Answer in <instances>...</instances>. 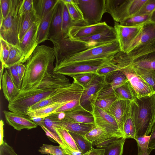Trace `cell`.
I'll return each mask as SVG.
<instances>
[{
	"label": "cell",
	"instance_id": "obj_45",
	"mask_svg": "<svg viewBox=\"0 0 155 155\" xmlns=\"http://www.w3.org/2000/svg\"><path fill=\"white\" fill-rule=\"evenodd\" d=\"M106 132L101 127L97 126L88 132L84 137L88 140L93 143L100 138Z\"/></svg>",
	"mask_w": 155,
	"mask_h": 155
},
{
	"label": "cell",
	"instance_id": "obj_43",
	"mask_svg": "<svg viewBox=\"0 0 155 155\" xmlns=\"http://www.w3.org/2000/svg\"><path fill=\"white\" fill-rule=\"evenodd\" d=\"M150 137V135L137 137L135 140L137 145V155H141L148 149Z\"/></svg>",
	"mask_w": 155,
	"mask_h": 155
},
{
	"label": "cell",
	"instance_id": "obj_57",
	"mask_svg": "<svg viewBox=\"0 0 155 155\" xmlns=\"http://www.w3.org/2000/svg\"><path fill=\"white\" fill-rule=\"evenodd\" d=\"M104 149H96L92 147L90 151L83 155H104Z\"/></svg>",
	"mask_w": 155,
	"mask_h": 155
},
{
	"label": "cell",
	"instance_id": "obj_54",
	"mask_svg": "<svg viewBox=\"0 0 155 155\" xmlns=\"http://www.w3.org/2000/svg\"><path fill=\"white\" fill-rule=\"evenodd\" d=\"M148 149L155 150V122L152 127Z\"/></svg>",
	"mask_w": 155,
	"mask_h": 155
},
{
	"label": "cell",
	"instance_id": "obj_25",
	"mask_svg": "<svg viewBox=\"0 0 155 155\" xmlns=\"http://www.w3.org/2000/svg\"><path fill=\"white\" fill-rule=\"evenodd\" d=\"M20 15L18 32L20 43L33 24L40 19L37 16L34 9L30 12Z\"/></svg>",
	"mask_w": 155,
	"mask_h": 155
},
{
	"label": "cell",
	"instance_id": "obj_2",
	"mask_svg": "<svg viewBox=\"0 0 155 155\" xmlns=\"http://www.w3.org/2000/svg\"><path fill=\"white\" fill-rule=\"evenodd\" d=\"M71 84L65 76L54 72L35 88L20 92L13 101L9 102L8 108L10 111L26 115L29 107Z\"/></svg>",
	"mask_w": 155,
	"mask_h": 155
},
{
	"label": "cell",
	"instance_id": "obj_23",
	"mask_svg": "<svg viewBox=\"0 0 155 155\" xmlns=\"http://www.w3.org/2000/svg\"><path fill=\"white\" fill-rule=\"evenodd\" d=\"M2 78V87L5 99L9 102L13 101L21 91L15 84L8 70L5 68Z\"/></svg>",
	"mask_w": 155,
	"mask_h": 155
},
{
	"label": "cell",
	"instance_id": "obj_39",
	"mask_svg": "<svg viewBox=\"0 0 155 155\" xmlns=\"http://www.w3.org/2000/svg\"><path fill=\"white\" fill-rule=\"evenodd\" d=\"M82 23L73 21L69 15L67 8L64 3L62 17V33L67 34L70 28L73 26H83Z\"/></svg>",
	"mask_w": 155,
	"mask_h": 155
},
{
	"label": "cell",
	"instance_id": "obj_26",
	"mask_svg": "<svg viewBox=\"0 0 155 155\" xmlns=\"http://www.w3.org/2000/svg\"><path fill=\"white\" fill-rule=\"evenodd\" d=\"M55 6L41 20L37 34L38 45L48 39L49 31Z\"/></svg>",
	"mask_w": 155,
	"mask_h": 155
},
{
	"label": "cell",
	"instance_id": "obj_36",
	"mask_svg": "<svg viewBox=\"0 0 155 155\" xmlns=\"http://www.w3.org/2000/svg\"><path fill=\"white\" fill-rule=\"evenodd\" d=\"M129 64L136 74L150 85L155 92V71L142 69Z\"/></svg>",
	"mask_w": 155,
	"mask_h": 155
},
{
	"label": "cell",
	"instance_id": "obj_8",
	"mask_svg": "<svg viewBox=\"0 0 155 155\" xmlns=\"http://www.w3.org/2000/svg\"><path fill=\"white\" fill-rule=\"evenodd\" d=\"M83 16L86 25L101 22L106 12V0H74Z\"/></svg>",
	"mask_w": 155,
	"mask_h": 155
},
{
	"label": "cell",
	"instance_id": "obj_13",
	"mask_svg": "<svg viewBox=\"0 0 155 155\" xmlns=\"http://www.w3.org/2000/svg\"><path fill=\"white\" fill-rule=\"evenodd\" d=\"M41 21L39 19L33 24L19 44V48L24 54L26 61L38 45L37 34Z\"/></svg>",
	"mask_w": 155,
	"mask_h": 155
},
{
	"label": "cell",
	"instance_id": "obj_16",
	"mask_svg": "<svg viewBox=\"0 0 155 155\" xmlns=\"http://www.w3.org/2000/svg\"><path fill=\"white\" fill-rule=\"evenodd\" d=\"M110 27L105 21L91 25L73 26L69 29L67 35L73 39L87 37L104 31Z\"/></svg>",
	"mask_w": 155,
	"mask_h": 155
},
{
	"label": "cell",
	"instance_id": "obj_19",
	"mask_svg": "<svg viewBox=\"0 0 155 155\" xmlns=\"http://www.w3.org/2000/svg\"><path fill=\"white\" fill-rule=\"evenodd\" d=\"M64 118L70 121L86 124H95L91 111L80 105L73 110L64 112Z\"/></svg>",
	"mask_w": 155,
	"mask_h": 155
},
{
	"label": "cell",
	"instance_id": "obj_60",
	"mask_svg": "<svg viewBox=\"0 0 155 155\" xmlns=\"http://www.w3.org/2000/svg\"><path fill=\"white\" fill-rule=\"evenodd\" d=\"M152 150L150 149H148L143 153L141 155H149Z\"/></svg>",
	"mask_w": 155,
	"mask_h": 155
},
{
	"label": "cell",
	"instance_id": "obj_22",
	"mask_svg": "<svg viewBox=\"0 0 155 155\" xmlns=\"http://www.w3.org/2000/svg\"><path fill=\"white\" fill-rule=\"evenodd\" d=\"M73 39L87 43L104 44L117 40V37L114 28L110 26L104 31L95 34L87 37Z\"/></svg>",
	"mask_w": 155,
	"mask_h": 155
},
{
	"label": "cell",
	"instance_id": "obj_55",
	"mask_svg": "<svg viewBox=\"0 0 155 155\" xmlns=\"http://www.w3.org/2000/svg\"><path fill=\"white\" fill-rule=\"evenodd\" d=\"M15 68L20 80L22 82L25 73L26 67L23 64L19 63L15 65Z\"/></svg>",
	"mask_w": 155,
	"mask_h": 155
},
{
	"label": "cell",
	"instance_id": "obj_31",
	"mask_svg": "<svg viewBox=\"0 0 155 155\" xmlns=\"http://www.w3.org/2000/svg\"><path fill=\"white\" fill-rule=\"evenodd\" d=\"M116 99L134 101L137 97L136 94L128 81L114 90Z\"/></svg>",
	"mask_w": 155,
	"mask_h": 155
},
{
	"label": "cell",
	"instance_id": "obj_40",
	"mask_svg": "<svg viewBox=\"0 0 155 155\" xmlns=\"http://www.w3.org/2000/svg\"><path fill=\"white\" fill-rule=\"evenodd\" d=\"M116 100V98L114 97H98L92 100L90 104L93 103L109 113L111 107Z\"/></svg>",
	"mask_w": 155,
	"mask_h": 155
},
{
	"label": "cell",
	"instance_id": "obj_5",
	"mask_svg": "<svg viewBox=\"0 0 155 155\" xmlns=\"http://www.w3.org/2000/svg\"><path fill=\"white\" fill-rule=\"evenodd\" d=\"M21 0H9V9L7 17L0 18V38L8 44L19 47L18 38L20 14L19 9Z\"/></svg>",
	"mask_w": 155,
	"mask_h": 155
},
{
	"label": "cell",
	"instance_id": "obj_27",
	"mask_svg": "<svg viewBox=\"0 0 155 155\" xmlns=\"http://www.w3.org/2000/svg\"><path fill=\"white\" fill-rule=\"evenodd\" d=\"M130 64L135 67L155 71V51L135 58Z\"/></svg>",
	"mask_w": 155,
	"mask_h": 155
},
{
	"label": "cell",
	"instance_id": "obj_44",
	"mask_svg": "<svg viewBox=\"0 0 155 155\" xmlns=\"http://www.w3.org/2000/svg\"><path fill=\"white\" fill-rule=\"evenodd\" d=\"M97 74L84 73L75 75L72 78L84 88L90 83Z\"/></svg>",
	"mask_w": 155,
	"mask_h": 155
},
{
	"label": "cell",
	"instance_id": "obj_3",
	"mask_svg": "<svg viewBox=\"0 0 155 155\" xmlns=\"http://www.w3.org/2000/svg\"><path fill=\"white\" fill-rule=\"evenodd\" d=\"M130 115L137 137L148 135L155 122V94L138 97L131 102Z\"/></svg>",
	"mask_w": 155,
	"mask_h": 155
},
{
	"label": "cell",
	"instance_id": "obj_4",
	"mask_svg": "<svg viewBox=\"0 0 155 155\" xmlns=\"http://www.w3.org/2000/svg\"><path fill=\"white\" fill-rule=\"evenodd\" d=\"M120 51L119 42L117 40L89 48L56 62L54 68L81 62L107 58Z\"/></svg>",
	"mask_w": 155,
	"mask_h": 155
},
{
	"label": "cell",
	"instance_id": "obj_49",
	"mask_svg": "<svg viewBox=\"0 0 155 155\" xmlns=\"http://www.w3.org/2000/svg\"><path fill=\"white\" fill-rule=\"evenodd\" d=\"M7 69L15 84L21 90L22 82L20 81L16 70L15 65Z\"/></svg>",
	"mask_w": 155,
	"mask_h": 155
},
{
	"label": "cell",
	"instance_id": "obj_34",
	"mask_svg": "<svg viewBox=\"0 0 155 155\" xmlns=\"http://www.w3.org/2000/svg\"><path fill=\"white\" fill-rule=\"evenodd\" d=\"M153 14L135 15L124 20L119 24L122 26H127L144 25L153 20Z\"/></svg>",
	"mask_w": 155,
	"mask_h": 155
},
{
	"label": "cell",
	"instance_id": "obj_6",
	"mask_svg": "<svg viewBox=\"0 0 155 155\" xmlns=\"http://www.w3.org/2000/svg\"><path fill=\"white\" fill-rule=\"evenodd\" d=\"M147 0H106V12L117 23L136 15Z\"/></svg>",
	"mask_w": 155,
	"mask_h": 155
},
{
	"label": "cell",
	"instance_id": "obj_10",
	"mask_svg": "<svg viewBox=\"0 0 155 155\" xmlns=\"http://www.w3.org/2000/svg\"><path fill=\"white\" fill-rule=\"evenodd\" d=\"M90 105L91 109V111L97 126L101 127L107 133L124 136L120 132L115 119L111 115L93 103H91Z\"/></svg>",
	"mask_w": 155,
	"mask_h": 155
},
{
	"label": "cell",
	"instance_id": "obj_50",
	"mask_svg": "<svg viewBox=\"0 0 155 155\" xmlns=\"http://www.w3.org/2000/svg\"><path fill=\"white\" fill-rule=\"evenodd\" d=\"M45 132L46 135L49 138L54 140L58 143L62 148L66 146L65 144L64 143L60 137L57 133L53 132L45 126L41 127Z\"/></svg>",
	"mask_w": 155,
	"mask_h": 155
},
{
	"label": "cell",
	"instance_id": "obj_29",
	"mask_svg": "<svg viewBox=\"0 0 155 155\" xmlns=\"http://www.w3.org/2000/svg\"><path fill=\"white\" fill-rule=\"evenodd\" d=\"M58 0H33L34 8L41 20L55 5Z\"/></svg>",
	"mask_w": 155,
	"mask_h": 155
},
{
	"label": "cell",
	"instance_id": "obj_33",
	"mask_svg": "<svg viewBox=\"0 0 155 155\" xmlns=\"http://www.w3.org/2000/svg\"><path fill=\"white\" fill-rule=\"evenodd\" d=\"M104 77L106 82L110 85L114 90L128 81L126 77L121 70L111 72Z\"/></svg>",
	"mask_w": 155,
	"mask_h": 155
},
{
	"label": "cell",
	"instance_id": "obj_53",
	"mask_svg": "<svg viewBox=\"0 0 155 155\" xmlns=\"http://www.w3.org/2000/svg\"><path fill=\"white\" fill-rule=\"evenodd\" d=\"M0 155H18L5 141L0 145Z\"/></svg>",
	"mask_w": 155,
	"mask_h": 155
},
{
	"label": "cell",
	"instance_id": "obj_15",
	"mask_svg": "<svg viewBox=\"0 0 155 155\" xmlns=\"http://www.w3.org/2000/svg\"><path fill=\"white\" fill-rule=\"evenodd\" d=\"M130 62L127 54L120 51L115 54L104 66L97 70L96 74L105 76L111 72L120 70L127 65Z\"/></svg>",
	"mask_w": 155,
	"mask_h": 155
},
{
	"label": "cell",
	"instance_id": "obj_32",
	"mask_svg": "<svg viewBox=\"0 0 155 155\" xmlns=\"http://www.w3.org/2000/svg\"><path fill=\"white\" fill-rule=\"evenodd\" d=\"M124 138H125L122 135L106 132L98 139L93 142L92 145L97 148L103 149L117 143Z\"/></svg>",
	"mask_w": 155,
	"mask_h": 155
},
{
	"label": "cell",
	"instance_id": "obj_9",
	"mask_svg": "<svg viewBox=\"0 0 155 155\" xmlns=\"http://www.w3.org/2000/svg\"><path fill=\"white\" fill-rule=\"evenodd\" d=\"M113 56L107 58L76 63L54 68V72L71 77L75 75L84 73H92L96 74L97 70L104 66Z\"/></svg>",
	"mask_w": 155,
	"mask_h": 155
},
{
	"label": "cell",
	"instance_id": "obj_61",
	"mask_svg": "<svg viewBox=\"0 0 155 155\" xmlns=\"http://www.w3.org/2000/svg\"><path fill=\"white\" fill-rule=\"evenodd\" d=\"M50 155H51V154H50ZM65 155H68V154H66Z\"/></svg>",
	"mask_w": 155,
	"mask_h": 155
},
{
	"label": "cell",
	"instance_id": "obj_12",
	"mask_svg": "<svg viewBox=\"0 0 155 155\" xmlns=\"http://www.w3.org/2000/svg\"><path fill=\"white\" fill-rule=\"evenodd\" d=\"M143 25L124 26L115 22L114 28L121 51L127 52L131 44L141 30Z\"/></svg>",
	"mask_w": 155,
	"mask_h": 155
},
{
	"label": "cell",
	"instance_id": "obj_47",
	"mask_svg": "<svg viewBox=\"0 0 155 155\" xmlns=\"http://www.w3.org/2000/svg\"><path fill=\"white\" fill-rule=\"evenodd\" d=\"M155 12V0H147L136 15H147Z\"/></svg>",
	"mask_w": 155,
	"mask_h": 155
},
{
	"label": "cell",
	"instance_id": "obj_48",
	"mask_svg": "<svg viewBox=\"0 0 155 155\" xmlns=\"http://www.w3.org/2000/svg\"><path fill=\"white\" fill-rule=\"evenodd\" d=\"M59 119L58 113L52 114L44 118L45 127L51 131L57 133L54 128L56 122Z\"/></svg>",
	"mask_w": 155,
	"mask_h": 155
},
{
	"label": "cell",
	"instance_id": "obj_41",
	"mask_svg": "<svg viewBox=\"0 0 155 155\" xmlns=\"http://www.w3.org/2000/svg\"><path fill=\"white\" fill-rule=\"evenodd\" d=\"M126 138L103 148L104 150V155H122Z\"/></svg>",
	"mask_w": 155,
	"mask_h": 155
},
{
	"label": "cell",
	"instance_id": "obj_37",
	"mask_svg": "<svg viewBox=\"0 0 155 155\" xmlns=\"http://www.w3.org/2000/svg\"><path fill=\"white\" fill-rule=\"evenodd\" d=\"M54 129L66 146L74 150L80 151L68 130L63 127L58 126L55 127Z\"/></svg>",
	"mask_w": 155,
	"mask_h": 155
},
{
	"label": "cell",
	"instance_id": "obj_56",
	"mask_svg": "<svg viewBox=\"0 0 155 155\" xmlns=\"http://www.w3.org/2000/svg\"><path fill=\"white\" fill-rule=\"evenodd\" d=\"M63 148L65 153L69 155H83L84 154L81 151L74 150L67 146Z\"/></svg>",
	"mask_w": 155,
	"mask_h": 155
},
{
	"label": "cell",
	"instance_id": "obj_20",
	"mask_svg": "<svg viewBox=\"0 0 155 155\" xmlns=\"http://www.w3.org/2000/svg\"><path fill=\"white\" fill-rule=\"evenodd\" d=\"M64 3L58 0L54 7L49 31L48 39L62 33V17Z\"/></svg>",
	"mask_w": 155,
	"mask_h": 155
},
{
	"label": "cell",
	"instance_id": "obj_18",
	"mask_svg": "<svg viewBox=\"0 0 155 155\" xmlns=\"http://www.w3.org/2000/svg\"><path fill=\"white\" fill-rule=\"evenodd\" d=\"M104 79V77L97 74L91 82L83 88L80 101V105L83 107L85 108L88 104L90 105L91 99L100 89Z\"/></svg>",
	"mask_w": 155,
	"mask_h": 155
},
{
	"label": "cell",
	"instance_id": "obj_59",
	"mask_svg": "<svg viewBox=\"0 0 155 155\" xmlns=\"http://www.w3.org/2000/svg\"><path fill=\"white\" fill-rule=\"evenodd\" d=\"M4 125V122L2 120H0V145L2 144L4 142L3 138L4 137V130L3 126Z\"/></svg>",
	"mask_w": 155,
	"mask_h": 155
},
{
	"label": "cell",
	"instance_id": "obj_30",
	"mask_svg": "<svg viewBox=\"0 0 155 155\" xmlns=\"http://www.w3.org/2000/svg\"><path fill=\"white\" fill-rule=\"evenodd\" d=\"M10 51L8 58L4 64L8 68L19 63L26 62L25 56L19 47L9 44Z\"/></svg>",
	"mask_w": 155,
	"mask_h": 155
},
{
	"label": "cell",
	"instance_id": "obj_17",
	"mask_svg": "<svg viewBox=\"0 0 155 155\" xmlns=\"http://www.w3.org/2000/svg\"><path fill=\"white\" fill-rule=\"evenodd\" d=\"M155 39V19L144 25L130 45L127 53L135 48Z\"/></svg>",
	"mask_w": 155,
	"mask_h": 155
},
{
	"label": "cell",
	"instance_id": "obj_38",
	"mask_svg": "<svg viewBox=\"0 0 155 155\" xmlns=\"http://www.w3.org/2000/svg\"><path fill=\"white\" fill-rule=\"evenodd\" d=\"M74 140L78 149L83 154L90 151L93 147L92 143L84 136L69 131Z\"/></svg>",
	"mask_w": 155,
	"mask_h": 155
},
{
	"label": "cell",
	"instance_id": "obj_24",
	"mask_svg": "<svg viewBox=\"0 0 155 155\" xmlns=\"http://www.w3.org/2000/svg\"><path fill=\"white\" fill-rule=\"evenodd\" d=\"M130 102L129 101L116 99L111 107L109 113L115 119L120 132L124 135L123 119L126 109Z\"/></svg>",
	"mask_w": 155,
	"mask_h": 155
},
{
	"label": "cell",
	"instance_id": "obj_42",
	"mask_svg": "<svg viewBox=\"0 0 155 155\" xmlns=\"http://www.w3.org/2000/svg\"><path fill=\"white\" fill-rule=\"evenodd\" d=\"M42 154L52 155H65L63 148L60 146H55L51 144H43L38 150Z\"/></svg>",
	"mask_w": 155,
	"mask_h": 155
},
{
	"label": "cell",
	"instance_id": "obj_58",
	"mask_svg": "<svg viewBox=\"0 0 155 155\" xmlns=\"http://www.w3.org/2000/svg\"><path fill=\"white\" fill-rule=\"evenodd\" d=\"M30 119L40 127L45 126L44 118L39 117H30Z\"/></svg>",
	"mask_w": 155,
	"mask_h": 155
},
{
	"label": "cell",
	"instance_id": "obj_46",
	"mask_svg": "<svg viewBox=\"0 0 155 155\" xmlns=\"http://www.w3.org/2000/svg\"><path fill=\"white\" fill-rule=\"evenodd\" d=\"M1 63L4 64L7 60L10 51L9 44L3 39L0 38Z\"/></svg>",
	"mask_w": 155,
	"mask_h": 155
},
{
	"label": "cell",
	"instance_id": "obj_11",
	"mask_svg": "<svg viewBox=\"0 0 155 155\" xmlns=\"http://www.w3.org/2000/svg\"><path fill=\"white\" fill-rule=\"evenodd\" d=\"M120 70L125 74L130 82L137 97L149 96L155 94L152 87L136 74L129 64Z\"/></svg>",
	"mask_w": 155,
	"mask_h": 155
},
{
	"label": "cell",
	"instance_id": "obj_14",
	"mask_svg": "<svg viewBox=\"0 0 155 155\" xmlns=\"http://www.w3.org/2000/svg\"><path fill=\"white\" fill-rule=\"evenodd\" d=\"M3 112L6 123L17 130L31 129L38 126L27 115L6 110H3Z\"/></svg>",
	"mask_w": 155,
	"mask_h": 155
},
{
	"label": "cell",
	"instance_id": "obj_51",
	"mask_svg": "<svg viewBox=\"0 0 155 155\" xmlns=\"http://www.w3.org/2000/svg\"><path fill=\"white\" fill-rule=\"evenodd\" d=\"M33 0H21L19 9L20 14L30 12L34 9Z\"/></svg>",
	"mask_w": 155,
	"mask_h": 155
},
{
	"label": "cell",
	"instance_id": "obj_28",
	"mask_svg": "<svg viewBox=\"0 0 155 155\" xmlns=\"http://www.w3.org/2000/svg\"><path fill=\"white\" fill-rule=\"evenodd\" d=\"M131 102L129 103L125 110L123 121V133L126 139L135 140L137 135L134 124L130 115Z\"/></svg>",
	"mask_w": 155,
	"mask_h": 155
},
{
	"label": "cell",
	"instance_id": "obj_52",
	"mask_svg": "<svg viewBox=\"0 0 155 155\" xmlns=\"http://www.w3.org/2000/svg\"><path fill=\"white\" fill-rule=\"evenodd\" d=\"M0 18L5 19L7 16L9 9V0H0Z\"/></svg>",
	"mask_w": 155,
	"mask_h": 155
},
{
	"label": "cell",
	"instance_id": "obj_1",
	"mask_svg": "<svg viewBox=\"0 0 155 155\" xmlns=\"http://www.w3.org/2000/svg\"><path fill=\"white\" fill-rule=\"evenodd\" d=\"M55 59L54 47L38 45L25 62L26 70L20 92L35 88L50 76L54 72Z\"/></svg>",
	"mask_w": 155,
	"mask_h": 155
},
{
	"label": "cell",
	"instance_id": "obj_21",
	"mask_svg": "<svg viewBox=\"0 0 155 155\" xmlns=\"http://www.w3.org/2000/svg\"><path fill=\"white\" fill-rule=\"evenodd\" d=\"M56 126L63 127L69 131L84 136L97 126L95 124H86L70 121L64 118L58 119L56 122Z\"/></svg>",
	"mask_w": 155,
	"mask_h": 155
},
{
	"label": "cell",
	"instance_id": "obj_35",
	"mask_svg": "<svg viewBox=\"0 0 155 155\" xmlns=\"http://www.w3.org/2000/svg\"><path fill=\"white\" fill-rule=\"evenodd\" d=\"M66 5L70 17L73 21L85 23L82 14L74 0H62Z\"/></svg>",
	"mask_w": 155,
	"mask_h": 155
},
{
	"label": "cell",
	"instance_id": "obj_7",
	"mask_svg": "<svg viewBox=\"0 0 155 155\" xmlns=\"http://www.w3.org/2000/svg\"><path fill=\"white\" fill-rule=\"evenodd\" d=\"M83 89V87L74 80L69 85L29 107L27 110H35L55 103L66 104L74 102L80 103Z\"/></svg>",
	"mask_w": 155,
	"mask_h": 155
}]
</instances>
